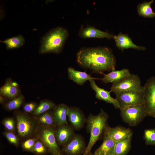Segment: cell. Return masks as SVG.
<instances>
[{
    "mask_svg": "<svg viewBox=\"0 0 155 155\" xmlns=\"http://www.w3.org/2000/svg\"><path fill=\"white\" fill-rule=\"evenodd\" d=\"M77 63L93 73L103 74L115 69L116 61L112 50L105 47L83 48L77 54Z\"/></svg>",
    "mask_w": 155,
    "mask_h": 155,
    "instance_id": "1",
    "label": "cell"
},
{
    "mask_svg": "<svg viewBox=\"0 0 155 155\" xmlns=\"http://www.w3.org/2000/svg\"><path fill=\"white\" fill-rule=\"evenodd\" d=\"M68 35L67 30L63 27H58L51 29L41 40L39 54L60 53Z\"/></svg>",
    "mask_w": 155,
    "mask_h": 155,
    "instance_id": "2",
    "label": "cell"
},
{
    "mask_svg": "<svg viewBox=\"0 0 155 155\" xmlns=\"http://www.w3.org/2000/svg\"><path fill=\"white\" fill-rule=\"evenodd\" d=\"M108 118V115L103 109L96 115L90 114L86 121L87 129L90 137L88 144L83 155H89L92 148L100 139L106 127Z\"/></svg>",
    "mask_w": 155,
    "mask_h": 155,
    "instance_id": "3",
    "label": "cell"
},
{
    "mask_svg": "<svg viewBox=\"0 0 155 155\" xmlns=\"http://www.w3.org/2000/svg\"><path fill=\"white\" fill-rule=\"evenodd\" d=\"M123 121L130 126H135L147 116L145 104L130 106L120 110Z\"/></svg>",
    "mask_w": 155,
    "mask_h": 155,
    "instance_id": "4",
    "label": "cell"
},
{
    "mask_svg": "<svg viewBox=\"0 0 155 155\" xmlns=\"http://www.w3.org/2000/svg\"><path fill=\"white\" fill-rule=\"evenodd\" d=\"M55 129L41 126L37 130V137L46 146L51 155H63L55 137Z\"/></svg>",
    "mask_w": 155,
    "mask_h": 155,
    "instance_id": "5",
    "label": "cell"
},
{
    "mask_svg": "<svg viewBox=\"0 0 155 155\" xmlns=\"http://www.w3.org/2000/svg\"><path fill=\"white\" fill-rule=\"evenodd\" d=\"M140 79L137 75L131 74L120 81L113 84L110 91L115 95L120 92L129 91H139L143 90Z\"/></svg>",
    "mask_w": 155,
    "mask_h": 155,
    "instance_id": "6",
    "label": "cell"
},
{
    "mask_svg": "<svg viewBox=\"0 0 155 155\" xmlns=\"http://www.w3.org/2000/svg\"><path fill=\"white\" fill-rule=\"evenodd\" d=\"M115 95L120 110L130 106L145 104L143 89L139 91L122 92Z\"/></svg>",
    "mask_w": 155,
    "mask_h": 155,
    "instance_id": "7",
    "label": "cell"
},
{
    "mask_svg": "<svg viewBox=\"0 0 155 155\" xmlns=\"http://www.w3.org/2000/svg\"><path fill=\"white\" fill-rule=\"evenodd\" d=\"M143 87L144 103L147 116L155 117V78L147 80Z\"/></svg>",
    "mask_w": 155,
    "mask_h": 155,
    "instance_id": "8",
    "label": "cell"
},
{
    "mask_svg": "<svg viewBox=\"0 0 155 155\" xmlns=\"http://www.w3.org/2000/svg\"><path fill=\"white\" fill-rule=\"evenodd\" d=\"M17 128L19 135L22 137L30 136L34 132L36 125L29 116L21 111L16 113Z\"/></svg>",
    "mask_w": 155,
    "mask_h": 155,
    "instance_id": "9",
    "label": "cell"
},
{
    "mask_svg": "<svg viewBox=\"0 0 155 155\" xmlns=\"http://www.w3.org/2000/svg\"><path fill=\"white\" fill-rule=\"evenodd\" d=\"M84 140L82 136L75 134L72 139L63 146V152L67 155H81L86 149Z\"/></svg>",
    "mask_w": 155,
    "mask_h": 155,
    "instance_id": "10",
    "label": "cell"
},
{
    "mask_svg": "<svg viewBox=\"0 0 155 155\" xmlns=\"http://www.w3.org/2000/svg\"><path fill=\"white\" fill-rule=\"evenodd\" d=\"M74 134V128L68 124L57 126L55 129V135L58 144L64 146L73 138Z\"/></svg>",
    "mask_w": 155,
    "mask_h": 155,
    "instance_id": "11",
    "label": "cell"
},
{
    "mask_svg": "<svg viewBox=\"0 0 155 155\" xmlns=\"http://www.w3.org/2000/svg\"><path fill=\"white\" fill-rule=\"evenodd\" d=\"M104 134L117 142L132 136L133 132L129 128L121 126L111 127L107 126L105 129Z\"/></svg>",
    "mask_w": 155,
    "mask_h": 155,
    "instance_id": "12",
    "label": "cell"
},
{
    "mask_svg": "<svg viewBox=\"0 0 155 155\" xmlns=\"http://www.w3.org/2000/svg\"><path fill=\"white\" fill-rule=\"evenodd\" d=\"M78 35L81 38H113L114 35L107 32L101 31L92 26H87L84 28L82 25L80 29Z\"/></svg>",
    "mask_w": 155,
    "mask_h": 155,
    "instance_id": "13",
    "label": "cell"
},
{
    "mask_svg": "<svg viewBox=\"0 0 155 155\" xmlns=\"http://www.w3.org/2000/svg\"><path fill=\"white\" fill-rule=\"evenodd\" d=\"M116 46L123 52L125 49H133L138 50L144 51L145 47L137 46L133 42L131 38L127 34L120 32L117 35H114L113 38Z\"/></svg>",
    "mask_w": 155,
    "mask_h": 155,
    "instance_id": "14",
    "label": "cell"
},
{
    "mask_svg": "<svg viewBox=\"0 0 155 155\" xmlns=\"http://www.w3.org/2000/svg\"><path fill=\"white\" fill-rule=\"evenodd\" d=\"M21 94L18 84L10 78L6 80L4 84L0 88V95L10 100L18 97Z\"/></svg>",
    "mask_w": 155,
    "mask_h": 155,
    "instance_id": "15",
    "label": "cell"
},
{
    "mask_svg": "<svg viewBox=\"0 0 155 155\" xmlns=\"http://www.w3.org/2000/svg\"><path fill=\"white\" fill-rule=\"evenodd\" d=\"M90 82V85L92 88L96 93L95 96L96 98L102 100L106 102L112 104L116 108H119L118 102L116 98H113L111 96L110 91L106 90L99 87L96 84L94 80Z\"/></svg>",
    "mask_w": 155,
    "mask_h": 155,
    "instance_id": "16",
    "label": "cell"
},
{
    "mask_svg": "<svg viewBox=\"0 0 155 155\" xmlns=\"http://www.w3.org/2000/svg\"><path fill=\"white\" fill-rule=\"evenodd\" d=\"M67 116L72 126L76 130L81 129L86 121L82 111L75 107H69Z\"/></svg>",
    "mask_w": 155,
    "mask_h": 155,
    "instance_id": "17",
    "label": "cell"
},
{
    "mask_svg": "<svg viewBox=\"0 0 155 155\" xmlns=\"http://www.w3.org/2000/svg\"><path fill=\"white\" fill-rule=\"evenodd\" d=\"M69 107L64 104L56 105L52 111L53 119L57 126L68 124L67 117Z\"/></svg>",
    "mask_w": 155,
    "mask_h": 155,
    "instance_id": "18",
    "label": "cell"
},
{
    "mask_svg": "<svg viewBox=\"0 0 155 155\" xmlns=\"http://www.w3.org/2000/svg\"><path fill=\"white\" fill-rule=\"evenodd\" d=\"M132 74L127 69H123L121 70L115 69L111 71L109 73L103 74L104 77L100 80L104 83H116L123 79L131 75Z\"/></svg>",
    "mask_w": 155,
    "mask_h": 155,
    "instance_id": "19",
    "label": "cell"
},
{
    "mask_svg": "<svg viewBox=\"0 0 155 155\" xmlns=\"http://www.w3.org/2000/svg\"><path fill=\"white\" fill-rule=\"evenodd\" d=\"M67 72L69 79L79 85H83L87 81L101 79L93 78L86 72L77 71L71 67L68 68Z\"/></svg>",
    "mask_w": 155,
    "mask_h": 155,
    "instance_id": "20",
    "label": "cell"
},
{
    "mask_svg": "<svg viewBox=\"0 0 155 155\" xmlns=\"http://www.w3.org/2000/svg\"><path fill=\"white\" fill-rule=\"evenodd\" d=\"M104 135L102 143L95 151L94 154L99 155H113L116 142L107 135Z\"/></svg>",
    "mask_w": 155,
    "mask_h": 155,
    "instance_id": "21",
    "label": "cell"
},
{
    "mask_svg": "<svg viewBox=\"0 0 155 155\" xmlns=\"http://www.w3.org/2000/svg\"><path fill=\"white\" fill-rule=\"evenodd\" d=\"M132 136L116 143L113 155H127L131 146Z\"/></svg>",
    "mask_w": 155,
    "mask_h": 155,
    "instance_id": "22",
    "label": "cell"
},
{
    "mask_svg": "<svg viewBox=\"0 0 155 155\" xmlns=\"http://www.w3.org/2000/svg\"><path fill=\"white\" fill-rule=\"evenodd\" d=\"M153 2L152 0L139 4L137 7L139 15L145 18H152L155 17V12L153 11L151 7V5Z\"/></svg>",
    "mask_w": 155,
    "mask_h": 155,
    "instance_id": "23",
    "label": "cell"
},
{
    "mask_svg": "<svg viewBox=\"0 0 155 155\" xmlns=\"http://www.w3.org/2000/svg\"><path fill=\"white\" fill-rule=\"evenodd\" d=\"M25 41L23 36L19 34L0 41L5 44L7 49L12 50L21 47L24 44Z\"/></svg>",
    "mask_w": 155,
    "mask_h": 155,
    "instance_id": "24",
    "label": "cell"
},
{
    "mask_svg": "<svg viewBox=\"0 0 155 155\" xmlns=\"http://www.w3.org/2000/svg\"><path fill=\"white\" fill-rule=\"evenodd\" d=\"M53 101L45 99L40 101L35 110L32 113L36 116H39L45 112L53 109L56 106Z\"/></svg>",
    "mask_w": 155,
    "mask_h": 155,
    "instance_id": "25",
    "label": "cell"
},
{
    "mask_svg": "<svg viewBox=\"0 0 155 155\" xmlns=\"http://www.w3.org/2000/svg\"><path fill=\"white\" fill-rule=\"evenodd\" d=\"M37 121L41 126L55 128L56 127L53 117L52 111H49L40 115L38 118Z\"/></svg>",
    "mask_w": 155,
    "mask_h": 155,
    "instance_id": "26",
    "label": "cell"
},
{
    "mask_svg": "<svg viewBox=\"0 0 155 155\" xmlns=\"http://www.w3.org/2000/svg\"><path fill=\"white\" fill-rule=\"evenodd\" d=\"M24 98L21 94L18 97L11 99L6 102L4 107L7 110L11 111L15 110L19 108L23 104Z\"/></svg>",
    "mask_w": 155,
    "mask_h": 155,
    "instance_id": "27",
    "label": "cell"
},
{
    "mask_svg": "<svg viewBox=\"0 0 155 155\" xmlns=\"http://www.w3.org/2000/svg\"><path fill=\"white\" fill-rule=\"evenodd\" d=\"M49 152L45 144L38 137L36 138L34 146L32 152L38 155H43Z\"/></svg>",
    "mask_w": 155,
    "mask_h": 155,
    "instance_id": "28",
    "label": "cell"
},
{
    "mask_svg": "<svg viewBox=\"0 0 155 155\" xmlns=\"http://www.w3.org/2000/svg\"><path fill=\"white\" fill-rule=\"evenodd\" d=\"M144 137L146 145H155V128L145 130Z\"/></svg>",
    "mask_w": 155,
    "mask_h": 155,
    "instance_id": "29",
    "label": "cell"
},
{
    "mask_svg": "<svg viewBox=\"0 0 155 155\" xmlns=\"http://www.w3.org/2000/svg\"><path fill=\"white\" fill-rule=\"evenodd\" d=\"M2 123L8 131L13 132L14 131L15 123L13 118H5L2 121Z\"/></svg>",
    "mask_w": 155,
    "mask_h": 155,
    "instance_id": "30",
    "label": "cell"
},
{
    "mask_svg": "<svg viewBox=\"0 0 155 155\" xmlns=\"http://www.w3.org/2000/svg\"><path fill=\"white\" fill-rule=\"evenodd\" d=\"M3 133L10 143L17 147L18 146L19 141L18 138L13 132L7 131L3 132Z\"/></svg>",
    "mask_w": 155,
    "mask_h": 155,
    "instance_id": "31",
    "label": "cell"
},
{
    "mask_svg": "<svg viewBox=\"0 0 155 155\" xmlns=\"http://www.w3.org/2000/svg\"><path fill=\"white\" fill-rule=\"evenodd\" d=\"M36 138H33L27 140L22 144V148L25 150L32 152L33 149Z\"/></svg>",
    "mask_w": 155,
    "mask_h": 155,
    "instance_id": "32",
    "label": "cell"
},
{
    "mask_svg": "<svg viewBox=\"0 0 155 155\" xmlns=\"http://www.w3.org/2000/svg\"><path fill=\"white\" fill-rule=\"evenodd\" d=\"M38 105L34 102H31L25 103L23 106V110L26 113H32L36 109Z\"/></svg>",
    "mask_w": 155,
    "mask_h": 155,
    "instance_id": "33",
    "label": "cell"
},
{
    "mask_svg": "<svg viewBox=\"0 0 155 155\" xmlns=\"http://www.w3.org/2000/svg\"><path fill=\"white\" fill-rule=\"evenodd\" d=\"M7 98L0 95V103L1 104H5Z\"/></svg>",
    "mask_w": 155,
    "mask_h": 155,
    "instance_id": "34",
    "label": "cell"
},
{
    "mask_svg": "<svg viewBox=\"0 0 155 155\" xmlns=\"http://www.w3.org/2000/svg\"><path fill=\"white\" fill-rule=\"evenodd\" d=\"M89 155H98V154H92V153H91V152L90 154Z\"/></svg>",
    "mask_w": 155,
    "mask_h": 155,
    "instance_id": "35",
    "label": "cell"
},
{
    "mask_svg": "<svg viewBox=\"0 0 155 155\" xmlns=\"http://www.w3.org/2000/svg\"><path fill=\"white\" fill-rule=\"evenodd\" d=\"M154 118H155V117H154Z\"/></svg>",
    "mask_w": 155,
    "mask_h": 155,
    "instance_id": "36",
    "label": "cell"
}]
</instances>
